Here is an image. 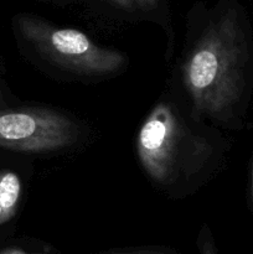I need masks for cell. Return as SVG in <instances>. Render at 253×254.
I'll use <instances>...</instances> for the list:
<instances>
[{"instance_id": "7", "label": "cell", "mask_w": 253, "mask_h": 254, "mask_svg": "<svg viewBox=\"0 0 253 254\" xmlns=\"http://www.w3.org/2000/svg\"><path fill=\"white\" fill-rule=\"evenodd\" d=\"M134 4L144 11H150L158 6V0H133Z\"/></svg>"}, {"instance_id": "2", "label": "cell", "mask_w": 253, "mask_h": 254, "mask_svg": "<svg viewBox=\"0 0 253 254\" xmlns=\"http://www.w3.org/2000/svg\"><path fill=\"white\" fill-rule=\"evenodd\" d=\"M136 151L151 180L173 188L190 181L206 168L212 146L186 126L175 107L161 101L139 130Z\"/></svg>"}, {"instance_id": "4", "label": "cell", "mask_w": 253, "mask_h": 254, "mask_svg": "<svg viewBox=\"0 0 253 254\" xmlns=\"http://www.w3.org/2000/svg\"><path fill=\"white\" fill-rule=\"evenodd\" d=\"M77 126L59 112L41 108L0 111V146L25 153H49L72 145Z\"/></svg>"}, {"instance_id": "1", "label": "cell", "mask_w": 253, "mask_h": 254, "mask_svg": "<svg viewBox=\"0 0 253 254\" xmlns=\"http://www.w3.org/2000/svg\"><path fill=\"white\" fill-rule=\"evenodd\" d=\"M248 54L245 37L231 12L210 19L183 64V81L193 112L226 121L246 88Z\"/></svg>"}, {"instance_id": "11", "label": "cell", "mask_w": 253, "mask_h": 254, "mask_svg": "<svg viewBox=\"0 0 253 254\" xmlns=\"http://www.w3.org/2000/svg\"><path fill=\"white\" fill-rule=\"evenodd\" d=\"M135 254H161V253H135Z\"/></svg>"}, {"instance_id": "10", "label": "cell", "mask_w": 253, "mask_h": 254, "mask_svg": "<svg viewBox=\"0 0 253 254\" xmlns=\"http://www.w3.org/2000/svg\"><path fill=\"white\" fill-rule=\"evenodd\" d=\"M252 192H253V163H252Z\"/></svg>"}, {"instance_id": "9", "label": "cell", "mask_w": 253, "mask_h": 254, "mask_svg": "<svg viewBox=\"0 0 253 254\" xmlns=\"http://www.w3.org/2000/svg\"><path fill=\"white\" fill-rule=\"evenodd\" d=\"M0 254H29L24 251H20V250H15V248H10V250H4L0 252Z\"/></svg>"}, {"instance_id": "6", "label": "cell", "mask_w": 253, "mask_h": 254, "mask_svg": "<svg viewBox=\"0 0 253 254\" xmlns=\"http://www.w3.org/2000/svg\"><path fill=\"white\" fill-rule=\"evenodd\" d=\"M200 248H201V254H216L215 247H213L212 238H211L210 232H208V228L206 227H203L202 232H201Z\"/></svg>"}, {"instance_id": "8", "label": "cell", "mask_w": 253, "mask_h": 254, "mask_svg": "<svg viewBox=\"0 0 253 254\" xmlns=\"http://www.w3.org/2000/svg\"><path fill=\"white\" fill-rule=\"evenodd\" d=\"M109 1L113 2L117 6L122 7L124 10H133L134 9V1L133 0H109Z\"/></svg>"}, {"instance_id": "3", "label": "cell", "mask_w": 253, "mask_h": 254, "mask_svg": "<svg viewBox=\"0 0 253 254\" xmlns=\"http://www.w3.org/2000/svg\"><path fill=\"white\" fill-rule=\"evenodd\" d=\"M20 29L42 56L74 73L108 74L124 64L123 55L98 46L78 30L57 27L35 17L20 19Z\"/></svg>"}, {"instance_id": "5", "label": "cell", "mask_w": 253, "mask_h": 254, "mask_svg": "<svg viewBox=\"0 0 253 254\" xmlns=\"http://www.w3.org/2000/svg\"><path fill=\"white\" fill-rule=\"evenodd\" d=\"M21 196V180L14 171L0 173V225L15 216Z\"/></svg>"}]
</instances>
